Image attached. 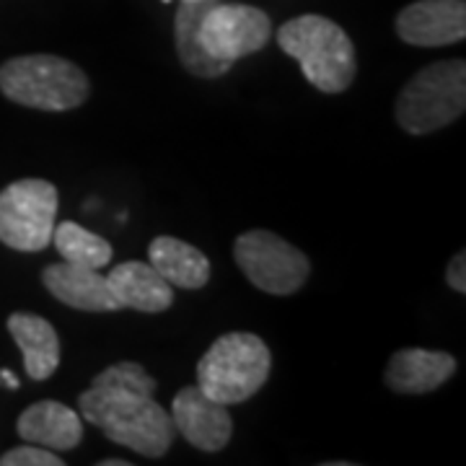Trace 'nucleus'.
<instances>
[{"instance_id":"f257e3e1","label":"nucleus","mask_w":466,"mask_h":466,"mask_svg":"<svg viewBox=\"0 0 466 466\" xmlns=\"http://www.w3.org/2000/svg\"><path fill=\"white\" fill-rule=\"evenodd\" d=\"M278 45L299 60L306 81L324 94H342L355 81V45L332 18L319 14L290 18L278 29Z\"/></svg>"},{"instance_id":"f03ea898","label":"nucleus","mask_w":466,"mask_h":466,"mask_svg":"<svg viewBox=\"0 0 466 466\" xmlns=\"http://www.w3.org/2000/svg\"><path fill=\"white\" fill-rule=\"evenodd\" d=\"M0 91L11 101L42 112L78 109L88 99V76L57 55H24L0 66Z\"/></svg>"},{"instance_id":"7ed1b4c3","label":"nucleus","mask_w":466,"mask_h":466,"mask_svg":"<svg viewBox=\"0 0 466 466\" xmlns=\"http://www.w3.org/2000/svg\"><path fill=\"white\" fill-rule=\"evenodd\" d=\"M272 368V355L262 337L228 332L218 337L198 363V386L226 407L251 400Z\"/></svg>"},{"instance_id":"20e7f679","label":"nucleus","mask_w":466,"mask_h":466,"mask_svg":"<svg viewBox=\"0 0 466 466\" xmlns=\"http://www.w3.org/2000/svg\"><path fill=\"white\" fill-rule=\"evenodd\" d=\"M466 109V63L441 60L415 73L397 96L394 115L404 133L431 135Z\"/></svg>"},{"instance_id":"39448f33","label":"nucleus","mask_w":466,"mask_h":466,"mask_svg":"<svg viewBox=\"0 0 466 466\" xmlns=\"http://www.w3.org/2000/svg\"><path fill=\"white\" fill-rule=\"evenodd\" d=\"M57 187L47 179H18L0 192V241L16 251H42L52 244Z\"/></svg>"},{"instance_id":"423d86ee","label":"nucleus","mask_w":466,"mask_h":466,"mask_svg":"<svg viewBox=\"0 0 466 466\" xmlns=\"http://www.w3.org/2000/svg\"><path fill=\"white\" fill-rule=\"evenodd\" d=\"M233 259L249 283L269 296L299 293L311 272V262L303 251L265 228L241 233L233 244Z\"/></svg>"},{"instance_id":"0eeeda50","label":"nucleus","mask_w":466,"mask_h":466,"mask_svg":"<svg viewBox=\"0 0 466 466\" xmlns=\"http://www.w3.org/2000/svg\"><path fill=\"white\" fill-rule=\"evenodd\" d=\"M272 21L262 8L213 3L198 29L202 50L223 63H236L251 52H259L269 42Z\"/></svg>"},{"instance_id":"6e6552de","label":"nucleus","mask_w":466,"mask_h":466,"mask_svg":"<svg viewBox=\"0 0 466 466\" xmlns=\"http://www.w3.org/2000/svg\"><path fill=\"white\" fill-rule=\"evenodd\" d=\"M101 431L116 446H125L148 459L167 456V451L177 438L171 412H167L153 397L119 410L101 425Z\"/></svg>"},{"instance_id":"1a4fd4ad","label":"nucleus","mask_w":466,"mask_h":466,"mask_svg":"<svg viewBox=\"0 0 466 466\" xmlns=\"http://www.w3.org/2000/svg\"><path fill=\"white\" fill-rule=\"evenodd\" d=\"M153 391H156V381L150 379L148 370L140 363L122 360V363L104 368L94 383L78 397V415L84 417L86 422L101 428L104 420H109L137 400L153 397Z\"/></svg>"},{"instance_id":"9d476101","label":"nucleus","mask_w":466,"mask_h":466,"mask_svg":"<svg viewBox=\"0 0 466 466\" xmlns=\"http://www.w3.org/2000/svg\"><path fill=\"white\" fill-rule=\"evenodd\" d=\"M171 420L177 435L187 438L195 449L216 453L226 449L233 435L228 407L210 400L200 386H184L171 401Z\"/></svg>"},{"instance_id":"9b49d317","label":"nucleus","mask_w":466,"mask_h":466,"mask_svg":"<svg viewBox=\"0 0 466 466\" xmlns=\"http://www.w3.org/2000/svg\"><path fill=\"white\" fill-rule=\"evenodd\" d=\"M397 34L412 47H446L466 36L464 0H417L401 8Z\"/></svg>"},{"instance_id":"f8f14e48","label":"nucleus","mask_w":466,"mask_h":466,"mask_svg":"<svg viewBox=\"0 0 466 466\" xmlns=\"http://www.w3.org/2000/svg\"><path fill=\"white\" fill-rule=\"evenodd\" d=\"M42 283L55 299L70 309L88 311V314L122 311V303L116 300L106 275H101L99 269L57 262V265L45 267Z\"/></svg>"},{"instance_id":"ddd939ff","label":"nucleus","mask_w":466,"mask_h":466,"mask_svg":"<svg viewBox=\"0 0 466 466\" xmlns=\"http://www.w3.org/2000/svg\"><path fill=\"white\" fill-rule=\"evenodd\" d=\"M456 373V358L443 350H397L386 366L383 381L397 394H428Z\"/></svg>"},{"instance_id":"4468645a","label":"nucleus","mask_w":466,"mask_h":466,"mask_svg":"<svg viewBox=\"0 0 466 466\" xmlns=\"http://www.w3.org/2000/svg\"><path fill=\"white\" fill-rule=\"evenodd\" d=\"M16 431L26 443L50 451H73L84 441V420L66 404L45 400L18 415Z\"/></svg>"},{"instance_id":"2eb2a0df","label":"nucleus","mask_w":466,"mask_h":466,"mask_svg":"<svg viewBox=\"0 0 466 466\" xmlns=\"http://www.w3.org/2000/svg\"><path fill=\"white\" fill-rule=\"evenodd\" d=\"M106 280L115 290L122 309H135L143 314H161L174 303L171 285L158 275V269L146 262H122L109 269Z\"/></svg>"},{"instance_id":"dca6fc26","label":"nucleus","mask_w":466,"mask_h":466,"mask_svg":"<svg viewBox=\"0 0 466 466\" xmlns=\"http://www.w3.org/2000/svg\"><path fill=\"white\" fill-rule=\"evenodd\" d=\"M8 332L24 352V366L32 381H47L60 366V337L47 319L36 314H11Z\"/></svg>"},{"instance_id":"f3484780","label":"nucleus","mask_w":466,"mask_h":466,"mask_svg":"<svg viewBox=\"0 0 466 466\" xmlns=\"http://www.w3.org/2000/svg\"><path fill=\"white\" fill-rule=\"evenodd\" d=\"M150 265L158 269V275L171 288L184 290H200L210 280V262L198 247L187 244L174 236H158L148 247Z\"/></svg>"},{"instance_id":"a211bd4d","label":"nucleus","mask_w":466,"mask_h":466,"mask_svg":"<svg viewBox=\"0 0 466 466\" xmlns=\"http://www.w3.org/2000/svg\"><path fill=\"white\" fill-rule=\"evenodd\" d=\"M213 3H218V0H182L177 18H174V39H177L179 63L198 78H220L233 67V63H223V60L210 57L202 50L200 39H198L200 21L210 11Z\"/></svg>"},{"instance_id":"6ab92c4d","label":"nucleus","mask_w":466,"mask_h":466,"mask_svg":"<svg viewBox=\"0 0 466 466\" xmlns=\"http://www.w3.org/2000/svg\"><path fill=\"white\" fill-rule=\"evenodd\" d=\"M52 244L63 257V262H70V265L101 269L112 262V244L96 233L86 231L84 226H78L73 220H63L60 226L55 223Z\"/></svg>"},{"instance_id":"aec40b11","label":"nucleus","mask_w":466,"mask_h":466,"mask_svg":"<svg viewBox=\"0 0 466 466\" xmlns=\"http://www.w3.org/2000/svg\"><path fill=\"white\" fill-rule=\"evenodd\" d=\"M66 461L55 453V451L36 446V443H26L18 449L5 451L0 456V466H63Z\"/></svg>"},{"instance_id":"412c9836","label":"nucleus","mask_w":466,"mask_h":466,"mask_svg":"<svg viewBox=\"0 0 466 466\" xmlns=\"http://www.w3.org/2000/svg\"><path fill=\"white\" fill-rule=\"evenodd\" d=\"M446 283H449L451 290L456 293H466V254L459 251L453 259L449 262V269H446Z\"/></svg>"},{"instance_id":"4be33fe9","label":"nucleus","mask_w":466,"mask_h":466,"mask_svg":"<svg viewBox=\"0 0 466 466\" xmlns=\"http://www.w3.org/2000/svg\"><path fill=\"white\" fill-rule=\"evenodd\" d=\"M0 386H8V389H18V379L8 370V368H3L0 370Z\"/></svg>"},{"instance_id":"5701e85b","label":"nucleus","mask_w":466,"mask_h":466,"mask_svg":"<svg viewBox=\"0 0 466 466\" xmlns=\"http://www.w3.org/2000/svg\"><path fill=\"white\" fill-rule=\"evenodd\" d=\"M99 466H130V461H125V459H109V461H99Z\"/></svg>"}]
</instances>
